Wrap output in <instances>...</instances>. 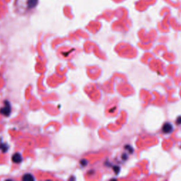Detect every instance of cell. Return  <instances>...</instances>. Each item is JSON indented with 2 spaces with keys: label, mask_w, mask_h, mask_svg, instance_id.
Segmentation results:
<instances>
[{
  "label": "cell",
  "mask_w": 181,
  "mask_h": 181,
  "mask_svg": "<svg viewBox=\"0 0 181 181\" xmlns=\"http://www.w3.org/2000/svg\"><path fill=\"white\" fill-rule=\"evenodd\" d=\"M173 130V127L171 124L168 123V124H165V125L163 127V131L165 132V133H169L171 132Z\"/></svg>",
  "instance_id": "5b68a950"
},
{
  "label": "cell",
  "mask_w": 181,
  "mask_h": 181,
  "mask_svg": "<svg viewBox=\"0 0 181 181\" xmlns=\"http://www.w3.org/2000/svg\"><path fill=\"white\" fill-rule=\"evenodd\" d=\"M11 113V106L8 101H5L4 102V106L2 108H0V114H1L2 115L8 116L10 115Z\"/></svg>",
  "instance_id": "7a4b0ae2"
},
{
  "label": "cell",
  "mask_w": 181,
  "mask_h": 181,
  "mask_svg": "<svg viewBox=\"0 0 181 181\" xmlns=\"http://www.w3.org/2000/svg\"><path fill=\"white\" fill-rule=\"evenodd\" d=\"M23 180H35V178L33 174L31 173H25L22 177Z\"/></svg>",
  "instance_id": "277c9868"
},
{
  "label": "cell",
  "mask_w": 181,
  "mask_h": 181,
  "mask_svg": "<svg viewBox=\"0 0 181 181\" xmlns=\"http://www.w3.org/2000/svg\"><path fill=\"white\" fill-rule=\"evenodd\" d=\"M11 160L15 164H20L23 161V157L20 153H15L12 155V157H11Z\"/></svg>",
  "instance_id": "3957f363"
},
{
  "label": "cell",
  "mask_w": 181,
  "mask_h": 181,
  "mask_svg": "<svg viewBox=\"0 0 181 181\" xmlns=\"http://www.w3.org/2000/svg\"><path fill=\"white\" fill-rule=\"evenodd\" d=\"M38 0H15V6L17 11L26 14L33 9L38 4Z\"/></svg>",
  "instance_id": "6da1fadb"
}]
</instances>
